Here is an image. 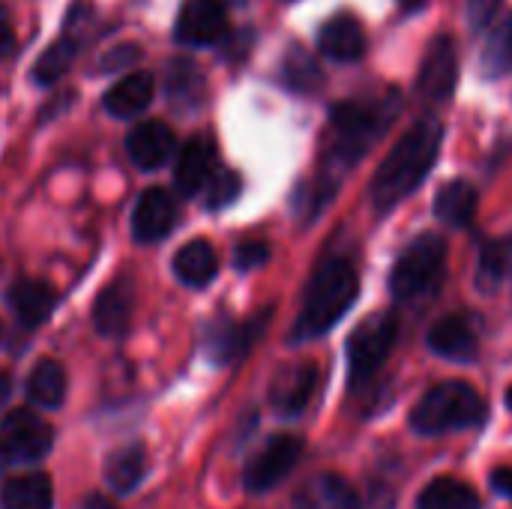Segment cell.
Here are the masks:
<instances>
[{
  "label": "cell",
  "instance_id": "cell-38",
  "mask_svg": "<svg viewBox=\"0 0 512 509\" xmlns=\"http://www.w3.org/2000/svg\"><path fill=\"white\" fill-rule=\"evenodd\" d=\"M9 393H12V378L6 372H0V405L9 399Z\"/></svg>",
  "mask_w": 512,
  "mask_h": 509
},
{
  "label": "cell",
  "instance_id": "cell-35",
  "mask_svg": "<svg viewBox=\"0 0 512 509\" xmlns=\"http://www.w3.org/2000/svg\"><path fill=\"white\" fill-rule=\"evenodd\" d=\"M489 486H492L495 495L512 501V468H495L492 477H489Z\"/></svg>",
  "mask_w": 512,
  "mask_h": 509
},
{
  "label": "cell",
  "instance_id": "cell-29",
  "mask_svg": "<svg viewBox=\"0 0 512 509\" xmlns=\"http://www.w3.org/2000/svg\"><path fill=\"white\" fill-rule=\"evenodd\" d=\"M282 78L297 93H315L324 84V72H321L318 60L309 51H303V48H291L288 51V57L282 63Z\"/></svg>",
  "mask_w": 512,
  "mask_h": 509
},
{
  "label": "cell",
  "instance_id": "cell-8",
  "mask_svg": "<svg viewBox=\"0 0 512 509\" xmlns=\"http://www.w3.org/2000/svg\"><path fill=\"white\" fill-rule=\"evenodd\" d=\"M303 459V438L297 435H276L270 438L255 459L246 465L243 483L252 495H264L270 489H276Z\"/></svg>",
  "mask_w": 512,
  "mask_h": 509
},
{
  "label": "cell",
  "instance_id": "cell-7",
  "mask_svg": "<svg viewBox=\"0 0 512 509\" xmlns=\"http://www.w3.org/2000/svg\"><path fill=\"white\" fill-rule=\"evenodd\" d=\"M54 444L51 426L36 417L33 411H9L0 420V459L21 465V462H36L42 459Z\"/></svg>",
  "mask_w": 512,
  "mask_h": 509
},
{
  "label": "cell",
  "instance_id": "cell-1",
  "mask_svg": "<svg viewBox=\"0 0 512 509\" xmlns=\"http://www.w3.org/2000/svg\"><path fill=\"white\" fill-rule=\"evenodd\" d=\"M441 141H444V126L435 117L417 120L396 141V147L378 165V171L372 177V186H369L372 204L381 213L399 207L429 177V171H432V165L438 159Z\"/></svg>",
  "mask_w": 512,
  "mask_h": 509
},
{
  "label": "cell",
  "instance_id": "cell-23",
  "mask_svg": "<svg viewBox=\"0 0 512 509\" xmlns=\"http://www.w3.org/2000/svg\"><path fill=\"white\" fill-rule=\"evenodd\" d=\"M417 509H483V501L474 486L456 477H438L420 492Z\"/></svg>",
  "mask_w": 512,
  "mask_h": 509
},
{
  "label": "cell",
  "instance_id": "cell-6",
  "mask_svg": "<svg viewBox=\"0 0 512 509\" xmlns=\"http://www.w3.org/2000/svg\"><path fill=\"white\" fill-rule=\"evenodd\" d=\"M399 339V321L393 312L366 318L348 339V387L357 393L378 378Z\"/></svg>",
  "mask_w": 512,
  "mask_h": 509
},
{
  "label": "cell",
  "instance_id": "cell-22",
  "mask_svg": "<svg viewBox=\"0 0 512 509\" xmlns=\"http://www.w3.org/2000/svg\"><path fill=\"white\" fill-rule=\"evenodd\" d=\"M477 213V189L468 180H450L435 198V216L444 225L468 228Z\"/></svg>",
  "mask_w": 512,
  "mask_h": 509
},
{
  "label": "cell",
  "instance_id": "cell-2",
  "mask_svg": "<svg viewBox=\"0 0 512 509\" xmlns=\"http://www.w3.org/2000/svg\"><path fill=\"white\" fill-rule=\"evenodd\" d=\"M357 294H360L357 270L345 258L324 261L306 288L303 309H300L291 339L309 342V339H318L327 330H333L342 321V315L354 306Z\"/></svg>",
  "mask_w": 512,
  "mask_h": 509
},
{
  "label": "cell",
  "instance_id": "cell-10",
  "mask_svg": "<svg viewBox=\"0 0 512 509\" xmlns=\"http://www.w3.org/2000/svg\"><path fill=\"white\" fill-rule=\"evenodd\" d=\"M228 30V12L219 0H189L180 15L174 36L183 45H213Z\"/></svg>",
  "mask_w": 512,
  "mask_h": 509
},
{
  "label": "cell",
  "instance_id": "cell-25",
  "mask_svg": "<svg viewBox=\"0 0 512 509\" xmlns=\"http://www.w3.org/2000/svg\"><path fill=\"white\" fill-rule=\"evenodd\" d=\"M147 474V453L141 444L117 450L105 465V480L117 495H129Z\"/></svg>",
  "mask_w": 512,
  "mask_h": 509
},
{
  "label": "cell",
  "instance_id": "cell-27",
  "mask_svg": "<svg viewBox=\"0 0 512 509\" xmlns=\"http://www.w3.org/2000/svg\"><path fill=\"white\" fill-rule=\"evenodd\" d=\"M27 396L30 402L42 408H57L66 396V372L54 360H39L27 378Z\"/></svg>",
  "mask_w": 512,
  "mask_h": 509
},
{
  "label": "cell",
  "instance_id": "cell-13",
  "mask_svg": "<svg viewBox=\"0 0 512 509\" xmlns=\"http://www.w3.org/2000/svg\"><path fill=\"white\" fill-rule=\"evenodd\" d=\"M177 219V207L165 189H147L132 213V234L138 243H156L171 234Z\"/></svg>",
  "mask_w": 512,
  "mask_h": 509
},
{
  "label": "cell",
  "instance_id": "cell-32",
  "mask_svg": "<svg viewBox=\"0 0 512 509\" xmlns=\"http://www.w3.org/2000/svg\"><path fill=\"white\" fill-rule=\"evenodd\" d=\"M138 57H141V48H138L135 42H126V45L111 48V51L99 60V69H102V72H120L123 66L135 63Z\"/></svg>",
  "mask_w": 512,
  "mask_h": 509
},
{
  "label": "cell",
  "instance_id": "cell-15",
  "mask_svg": "<svg viewBox=\"0 0 512 509\" xmlns=\"http://www.w3.org/2000/svg\"><path fill=\"white\" fill-rule=\"evenodd\" d=\"M126 147H129V156L138 168L153 171V168L165 165L168 156L174 153V132L162 120H147L129 132Z\"/></svg>",
  "mask_w": 512,
  "mask_h": 509
},
{
  "label": "cell",
  "instance_id": "cell-40",
  "mask_svg": "<svg viewBox=\"0 0 512 509\" xmlns=\"http://www.w3.org/2000/svg\"><path fill=\"white\" fill-rule=\"evenodd\" d=\"M507 408H510V411H512V387H510V390H507Z\"/></svg>",
  "mask_w": 512,
  "mask_h": 509
},
{
  "label": "cell",
  "instance_id": "cell-16",
  "mask_svg": "<svg viewBox=\"0 0 512 509\" xmlns=\"http://www.w3.org/2000/svg\"><path fill=\"white\" fill-rule=\"evenodd\" d=\"M297 509H363L357 492L339 474H318L294 498Z\"/></svg>",
  "mask_w": 512,
  "mask_h": 509
},
{
  "label": "cell",
  "instance_id": "cell-30",
  "mask_svg": "<svg viewBox=\"0 0 512 509\" xmlns=\"http://www.w3.org/2000/svg\"><path fill=\"white\" fill-rule=\"evenodd\" d=\"M75 51H78V42H75L72 36H60V39H54V42L39 54V60H36V66H33V78H36L39 84H51V81H57V78H60V75H66V69L72 66Z\"/></svg>",
  "mask_w": 512,
  "mask_h": 509
},
{
  "label": "cell",
  "instance_id": "cell-4",
  "mask_svg": "<svg viewBox=\"0 0 512 509\" xmlns=\"http://www.w3.org/2000/svg\"><path fill=\"white\" fill-rule=\"evenodd\" d=\"M489 417L483 396L465 381H447L432 387L411 411V429L420 435H450L462 429H477Z\"/></svg>",
  "mask_w": 512,
  "mask_h": 509
},
{
  "label": "cell",
  "instance_id": "cell-3",
  "mask_svg": "<svg viewBox=\"0 0 512 509\" xmlns=\"http://www.w3.org/2000/svg\"><path fill=\"white\" fill-rule=\"evenodd\" d=\"M399 114V93L387 90L378 99L363 102H342L333 108V156L342 165H354L396 120Z\"/></svg>",
  "mask_w": 512,
  "mask_h": 509
},
{
  "label": "cell",
  "instance_id": "cell-9",
  "mask_svg": "<svg viewBox=\"0 0 512 509\" xmlns=\"http://www.w3.org/2000/svg\"><path fill=\"white\" fill-rule=\"evenodd\" d=\"M456 81H459L456 39L441 33L426 48V57L420 63V75H417V90L426 102H447L456 90Z\"/></svg>",
  "mask_w": 512,
  "mask_h": 509
},
{
  "label": "cell",
  "instance_id": "cell-11",
  "mask_svg": "<svg viewBox=\"0 0 512 509\" xmlns=\"http://www.w3.org/2000/svg\"><path fill=\"white\" fill-rule=\"evenodd\" d=\"M318 387V366L315 363H294L279 369L270 384V405L282 417H300Z\"/></svg>",
  "mask_w": 512,
  "mask_h": 509
},
{
  "label": "cell",
  "instance_id": "cell-12",
  "mask_svg": "<svg viewBox=\"0 0 512 509\" xmlns=\"http://www.w3.org/2000/svg\"><path fill=\"white\" fill-rule=\"evenodd\" d=\"M429 348L453 363H474L480 357V333L468 315H447L429 330Z\"/></svg>",
  "mask_w": 512,
  "mask_h": 509
},
{
  "label": "cell",
  "instance_id": "cell-24",
  "mask_svg": "<svg viewBox=\"0 0 512 509\" xmlns=\"http://www.w3.org/2000/svg\"><path fill=\"white\" fill-rule=\"evenodd\" d=\"M3 509H51L54 495H51V480L45 474H21L6 480L0 492Z\"/></svg>",
  "mask_w": 512,
  "mask_h": 509
},
{
  "label": "cell",
  "instance_id": "cell-34",
  "mask_svg": "<svg viewBox=\"0 0 512 509\" xmlns=\"http://www.w3.org/2000/svg\"><path fill=\"white\" fill-rule=\"evenodd\" d=\"M504 0H468V21H471V27L474 30H483V27H489V21L495 18V12H498V6H501Z\"/></svg>",
  "mask_w": 512,
  "mask_h": 509
},
{
  "label": "cell",
  "instance_id": "cell-19",
  "mask_svg": "<svg viewBox=\"0 0 512 509\" xmlns=\"http://www.w3.org/2000/svg\"><path fill=\"white\" fill-rule=\"evenodd\" d=\"M9 306L15 312V318L24 327H39L57 306V294L51 291V285L36 282V279H24L15 282L9 288Z\"/></svg>",
  "mask_w": 512,
  "mask_h": 509
},
{
  "label": "cell",
  "instance_id": "cell-28",
  "mask_svg": "<svg viewBox=\"0 0 512 509\" xmlns=\"http://www.w3.org/2000/svg\"><path fill=\"white\" fill-rule=\"evenodd\" d=\"M480 72L486 78H501L512 72V12L498 27H492L480 54Z\"/></svg>",
  "mask_w": 512,
  "mask_h": 509
},
{
  "label": "cell",
  "instance_id": "cell-37",
  "mask_svg": "<svg viewBox=\"0 0 512 509\" xmlns=\"http://www.w3.org/2000/svg\"><path fill=\"white\" fill-rule=\"evenodd\" d=\"M81 509H114V504H111L108 498H102V495H90Z\"/></svg>",
  "mask_w": 512,
  "mask_h": 509
},
{
  "label": "cell",
  "instance_id": "cell-17",
  "mask_svg": "<svg viewBox=\"0 0 512 509\" xmlns=\"http://www.w3.org/2000/svg\"><path fill=\"white\" fill-rule=\"evenodd\" d=\"M318 48H321L327 57L339 60V63H351V60H360V57H363V51H366V33H363V27H360L357 18H351V15H336V18H330V21L321 27V33H318Z\"/></svg>",
  "mask_w": 512,
  "mask_h": 509
},
{
  "label": "cell",
  "instance_id": "cell-26",
  "mask_svg": "<svg viewBox=\"0 0 512 509\" xmlns=\"http://www.w3.org/2000/svg\"><path fill=\"white\" fill-rule=\"evenodd\" d=\"M512 282V237H501L483 246L477 264V285L489 294Z\"/></svg>",
  "mask_w": 512,
  "mask_h": 509
},
{
  "label": "cell",
  "instance_id": "cell-21",
  "mask_svg": "<svg viewBox=\"0 0 512 509\" xmlns=\"http://www.w3.org/2000/svg\"><path fill=\"white\" fill-rule=\"evenodd\" d=\"M153 75L147 72H135L123 81H117L108 93H105V108L114 114V117H135L141 114L150 99H153Z\"/></svg>",
  "mask_w": 512,
  "mask_h": 509
},
{
  "label": "cell",
  "instance_id": "cell-36",
  "mask_svg": "<svg viewBox=\"0 0 512 509\" xmlns=\"http://www.w3.org/2000/svg\"><path fill=\"white\" fill-rule=\"evenodd\" d=\"M12 48H15V30H12V18H9V12L0 6V57L12 54Z\"/></svg>",
  "mask_w": 512,
  "mask_h": 509
},
{
  "label": "cell",
  "instance_id": "cell-18",
  "mask_svg": "<svg viewBox=\"0 0 512 509\" xmlns=\"http://www.w3.org/2000/svg\"><path fill=\"white\" fill-rule=\"evenodd\" d=\"M210 168H213V150L210 141L204 135H195L186 141V147L180 150L177 159V171H174V183L177 192L192 198L204 189V183L210 180Z\"/></svg>",
  "mask_w": 512,
  "mask_h": 509
},
{
  "label": "cell",
  "instance_id": "cell-14",
  "mask_svg": "<svg viewBox=\"0 0 512 509\" xmlns=\"http://www.w3.org/2000/svg\"><path fill=\"white\" fill-rule=\"evenodd\" d=\"M132 279H117L111 282L93 303V324L102 336L108 339H117L129 330V321H132V303H135V294H132Z\"/></svg>",
  "mask_w": 512,
  "mask_h": 509
},
{
  "label": "cell",
  "instance_id": "cell-31",
  "mask_svg": "<svg viewBox=\"0 0 512 509\" xmlns=\"http://www.w3.org/2000/svg\"><path fill=\"white\" fill-rule=\"evenodd\" d=\"M240 195V177L234 171H219L210 183L207 207H225Z\"/></svg>",
  "mask_w": 512,
  "mask_h": 509
},
{
  "label": "cell",
  "instance_id": "cell-39",
  "mask_svg": "<svg viewBox=\"0 0 512 509\" xmlns=\"http://www.w3.org/2000/svg\"><path fill=\"white\" fill-rule=\"evenodd\" d=\"M426 0H399V6L405 9V12H414V9H420Z\"/></svg>",
  "mask_w": 512,
  "mask_h": 509
},
{
  "label": "cell",
  "instance_id": "cell-5",
  "mask_svg": "<svg viewBox=\"0 0 512 509\" xmlns=\"http://www.w3.org/2000/svg\"><path fill=\"white\" fill-rule=\"evenodd\" d=\"M447 267V243L438 234L411 240L390 270V294L399 303H414L432 294Z\"/></svg>",
  "mask_w": 512,
  "mask_h": 509
},
{
  "label": "cell",
  "instance_id": "cell-20",
  "mask_svg": "<svg viewBox=\"0 0 512 509\" xmlns=\"http://www.w3.org/2000/svg\"><path fill=\"white\" fill-rule=\"evenodd\" d=\"M216 270H219V261H216V252L207 240H192L174 255V273L189 288L210 285Z\"/></svg>",
  "mask_w": 512,
  "mask_h": 509
},
{
  "label": "cell",
  "instance_id": "cell-33",
  "mask_svg": "<svg viewBox=\"0 0 512 509\" xmlns=\"http://www.w3.org/2000/svg\"><path fill=\"white\" fill-rule=\"evenodd\" d=\"M270 258V249L267 243H243L234 255L237 261V270H255V267H264Z\"/></svg>",
  "mask_w": 512,
  "mask_h": 509
}]
</instances>
